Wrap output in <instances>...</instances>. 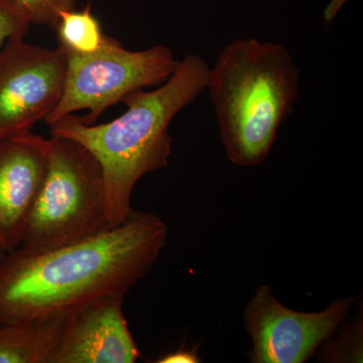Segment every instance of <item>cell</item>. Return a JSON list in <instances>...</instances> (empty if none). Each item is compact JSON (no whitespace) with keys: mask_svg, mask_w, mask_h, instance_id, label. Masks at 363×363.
<instances>
[{"mask_svg":"<svg viewBox=\"0 0 363 363\" xmlns=\"http://www.w3.org/2000/svg\"><path fill=\"white\" fill-rule=\"evenodd\" d=\"M168 226L150 212L62 245L7 252L0 260V325L71 311L95 298L125 296L157 264Z\"/></svg>","mask_w":363,"mask_h":363,"instance_id":"1","label":"cell"},{"mask_svg":"<svg viewBox=\"0 0 363 363\" xmlns=\"http://www.w3.org/2000/svg\"><path fill=\"white\" fill-rule=\"evenodd\" d=\"M209 71L201 56L188 54L156 90L126 95L123 104L128 109L111 123L87 124L70 114L50 124L52 135L80 143L99 162L109 227L123 223L135 211L131 196L138 182L168 166L173 152L169 124L206 90Z\"/></svg>","mask_w":363,"mask_h":363,"instance_id":"2","label":"cell"},{"mask_svg":"<svg viewBox=\"0 0 363 363\" xmlns=\"http://www.w3.org/2000/svg\"><path fill=\"white\" fill-rule=\"evenodd\" d=\"M300 89V71L284 45L247 38L228 43L210 67L206 90L227 159L262 164Z\"/></svg>","mask_w":363,"mask_h":363,"instance_id":"3","label":"cell"},{"mask_svg":"<svg viewBox=\"0 0 363 363\" xmlns=\"http://www.w3.org/2000/svg\"><path fill=\"white\" fill-rule=\"evenodd\" d=\"M108 228L99 162L80 143L52 135L47 175L18 248L40 252Z\"/></svg>","mask_w":363,"mask_h":363,"instance_id":"4","label":"cell"},{"mask_svg":"<svg viewBox=\"0 0 363 363\" xmlns=\"http://www.w3.org/2000/svg\"><path fill=\"white\" fill-rule=\"evenodd\" d=\"M65 52V85L59 104L45 119L49 125L80 111H88L79 117L81 121L95 123L106 109L133 91L166 82L179 63L166 45L130 51L108 35L93 54Z\"/></svg>","mask_w":363,"mask_h":363,"instance_id":"5","label":"cell"},{"mask_svg":"<svg viewBox=\"0 0 363 363\" xmlns=\"http://www.w3.org/2000/svg\"><path fill=\"white\" fill-rule=\"evenodd\" d=\"M354 300L339 298L323 311L298 312L281 305L271 286H260L243 313L252 341L247 357L253 363L307 362L335 333Z\"/></svg>","mask_w":363,"mask_h":363,"instance_id":"6","label":"cell"},{"mask_svg":"<svg viewBox=\"0 0 363 363\" xmlns=\"http://www.w3.org/2000/svg\"><path fill=\"white\" fill-rule=\"evenodd\" d=\"M11 38L0 52V140L30 133L63 94L66 52Z\"/></svg>","mask_w":363,"mask_h":363,"instance_id":"7","label":"cell"},{"mask_svg":"<svg viewBox=\"0 0 363 363\" xmlns=\"http://www.w3.org/2000/svg\"><path fill=\"white\" fill-rule=\"evenodd\" d=\"M124 298L112 294L66 312L52 363H135L140 353L124 316Z\"/></svg>","mask_w":363,"mask_h":363,"instance_id":"8","label":"cell"},{"mask_svg":"<svg viewBox=\"0 0 363 363\" xmlns=\"http://www.w3.org/2000/svg\"><path fill=\"white\" fill-rule=\"evenodd\" d=\"M48 164V138L30 131L0 140V247L6 252L21 247Z\"/></svg>","mask_w":363,"mask_h":363,"instance_id":"9","label":"cell"},{"mask_svg":"<svg viewBox=\"0 0 363 363\" xmlns=\"http://www.w3.org/2000/svg\"><path fill=\"white\" fill-rule=\"evenodd\" d=\"M65 315L0 325V363H52Z\"/></svg>","mask_w":363,"mask_h":363,"instance_id":"10","label":"cell"},{"mask_svg":"<svg viewBox=\"0 0 363 363\" xmlns=\"http://www.w3.org/2000/svg\"><path fill=\"white\" fill-rule=\"evenodd\" d=\"M59 47L65 52L77 55H90L104 45L107 35L93 16L89 7L84 11H65L60 16L56 28Z\"/></svg>","mask_w":363,"mask_h":363,"instance_id":"11","label":"cell"},{"mask_svg":"<svg viewBox=\"0 0 363 363\" xmlns=\"http://www.w3.org/2000/svg\"><path fill=\"white\" fill-rule=\"evenodd\" d=\"M30 25V14L18 0H0V52L11 38L25 37Z\"/></svg>","mask_w":363,"mask_h":363,"instance_id":"12","label":"cell"},{"mask_svg":"<svg viewBox=\"0 0 363 363\" xmlns=\"http://www.w3.org/2000/svg\"><path fill=\"white\" fill-rule=\"evenodd\" d=\"M28 9L32 23L56 28L60 16L76 9V0H18Z\"/></svg>","mask_w":363,"mask_h":363,"instance_id":"13","label":"cell"},{"mask_svg":"<svg viewBox=\"0 0 363 363\" xmlns=\"http://www.w3.org/2000/svg\"><path fill=\"white\" fill-rule=\"evenodd\" d=\"M362 326V325H360ZM359 325L355 327H351L347 329L344 334H341L337 338V340L334 344H328L329 350L323 351L324 358L326 362H353L352 354L354 352L358 358H362L358 353H362V339L359 340V335H362V332L359 334Z\"/></svg>","mask_w":363,"mask_h":363,"instance_id":"14","label":"cell"},{"mask_svg":"<svg viewBox=\"0 0 363 363\" xmlns=\"http://www.w3.org/2000/svg\"><path fill=\"white\" fill-rule=\"evenodd\" d=\"M159 363H197L200 362L196 351L180 350L169 353L157 360Z\"/></svg>","mask_w":363,"mask_h":363,"instance_id":"15","label":"cell"},{"mask_svg":"<svg viewBox=\"0 0 363 363\" xmlns=\"http://www.w3.org/2000/svg\"><path fill=\"white\" fill-rule=\"evenodd\" d=\"M350 0H330L328 6L324 9L323 18L325 23H331L340 13L341 9Z\"/></svg>","mask_w":363,"mask_h":363,"instance_id":"16","label":"cell"},{"mask_svg":"<svg viewBox=\"0 0 363 363\" xmlns=\"http://www.w3.org/2000/svg\"><path fill=\"white\" fill-rule=\"evenodd\" d=\"M6 250H4V248H2L1 247H0V260H1L2 259H4V255H6Z\"/></svg>","mask_w":363,"mask_h":363,"instance_id":"17","label":"cell"}]
</instances>
